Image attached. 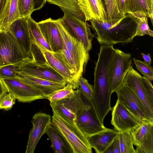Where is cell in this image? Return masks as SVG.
<instances>
[{"mask_svg":"<svg viewBox=\"0 0 153 153\" xmlns=\"http://www.w3.org/2000/svg\"><path fill=\"white\" fill-rule=\"evenodd\" d=\"M37 24L51 52L55 53L62 51V43L56 20L49 18L37 22Z\"/></svg>","mask_w":153,"mask_h":153,"instance_id":"obj_18","label":"cell"},{"mask_svg":"<svg viewBox=\"0 0 153 153\" xmlns=\"http://www.w3.org/2000/svg\"><path fill=\"white\" fill-rule=\"evenodd\" d=\"M105 2V4L106 3L107 0H104Z\"/></svg>","mask_w":153,"mask_h":153,"instance_id":"obj_43","label":"cell"},{"mask_svg":"<svg viewBox=\"0 0 153 153\" xmlns=\"http://www.w3.org/2000/svg\"><path fill=\"white\" fill-rule=\"evenodd\" d=\"M6 0H0V18L3 10Z\"/></svg>","mask_w":153,"mask_h":153,"instance_id":"obj_41","label":"cell"},{"mask_svg":"<svg viewBox=\"0 0 153 153\" xmlns=\"http://www.w3.org/2000/svg\"><path fill=\"white\" fill-rule=\"evenodd\" d=\"M27 60L21 63L6 65L0 67V78L1 79H12L16 77L17 69Z\"/></svg>","mask_w":153,"mask_h":153,"instance_id":"obj_31","label":"cell"},{"mask_svg":"<svg viewBox=\"0 0 153 153\" xmlns=\"http://www.w3.org/2000/svg\"><path fill=\"white\" fill-rule=\"evenodd\" d=\"M74 90L71 85L66 84L63 88L55 91L50 95L47 99L50 103L56 102L68 97Z\"/></svg>","mask_w":153,"mask_h":153,"instance_id":"obj_29","label":"cell"},{"mask_svg":"<svg viewBox=\"0 0 153 153\" xmlns=\"http://www.w3.org/2000/svg\"><path fill=\"white\" fill-rule=\"evenodd\" d=\"M16 100L13 94L6 93L0 99V109L6 111L10 109L15 104Z\"/></svg>","mask_w":153,"mask_h":153,"instance_id":"obj_35","label":"cell"},{"mask_svg":"<svg viewBox=\"0 0 153 153\" xmlns=\"http://www.w3.org/2000/svg\"><path fill=\"white\" fill-rule=\"evenodd\" d=\"M106 6L107 21L112 22L120 19L123 16L119 11L115 0H107Z\"/></svg>","mask_w":153,"mask_h":153,"instance_id":"obj_30","label":"cell"},{"mask_svg":"<svg viewBox=\"0 0 153 153\" xmlns=\"http://www.w3.org/2000/svg\"><path fill=\"white\" fill-rule=\"evenodd\" d=\"M1 29L0 28V32H1Z\"/></svg>","mask_w":153,"mask_h":153,"instance_id":"obj_44","label":"cell"},{"mask_svg":"<svg viewBox=\"0 0 153 153\" xmlns=\"http://www.w3.org/2000/svg\"><path fill=\"white\" fill-rule=\"evenodd\" d=\"M1 79L8 92L13 94L19 102H29L45 98L41 92L23 82L16 77Z\"/></svg>","mask_w":153,"mask_h":153,"instance_id":"obj_13","label":"cell"},{"mask_svg":"<svg viewBox=\"0 0 153 153\" xmlns=\"http://www.w3.org/2000/svg\"><path fill=\"white\" fill-rule=\"evenodd\" d=\"M120 153H135V149L131 132L128 131H118Z\"/></svg>","mask_w":153,"mask_h":153,"instance_id":"obj_28","label":"cell"},{"mask_svg":"<svg viewBox=\"0 0 153 153\" xmlns=\"http://www.w3.org/2000/svg\"><path fill=\"white\" fill-rule=\"evenodd\" d=\"M47 0H33L34 11L40 9L45 4Z\"/></svg>","mask_w":153,"mask_h":153,"instance_id":"obj_37","label":"cell"},{"mask_svg":"<svg viewBox=\"0 0 153 153\" xmlns=\"http://www.w3.org/2000/svg\"><path fill=\"white\" fill-rule=\"evenodd\" d=\"M118 131L105 128L104 129L86 137L92 148L97 153H104L112 144L118 134Z\"/></svg>","mask_w":153,"mask_h":153,"instance_id":"obj_20","label":"cell"},{"mask_svg":"<svg viewBox=\"0 0 153 153\" xmlns=\"http://www.w3.org/2000/svg\"><path fill=\"white\" fill-rule=\"evenodd\" d=\"M8 30L14 37L24 52L30 58L33 59L32 41L27 18H20L14 21L10 25Z\"/></svg>","mask_w":153,"mask_h":153,"instance_id":"obj_17","label":"cell"},{"mask_svg":"<svg viewBox=\"0 0 153 153\" xmlns=\"http://www.w3.org/2000/svg\"><path fill=\"white\" fill-rule=\"evenodd\" d=\"M20 18L18 0H6L0 18L1 30H8L11 24Z\"/></svg>","mask_w":153,"mask_h":153,"instance_id":"obj_22","label":"cell"},{"mask_svg":"<svg viewBox=\"0 0 153 153\" xmlns=\"http://www.w3.org/2000/svg\"><path fill=\"white\" fill-rule=\"evenodd\" d=\"M17 73L56 82L66 83L62 76L47 63H39L34 58L24 62L17 69Z\"/></svg>","mask_w":153,"mask_h":153,"instance_id":"obj_9","label":"cell"},{"mask_svg":"<svg viewBox=\"0 0 153 153\" xmlns=\"http://www.w3.org/2000/svg\"><path fill=\"white\" fill-rule=\"evenodd\" d=\"M127 13L142 15L149 18L153 24V0H127Z\"/></svg>","mask_w":153,"mask_h":153,"instance_id":"obj_24","label":"cell"},{"mask_svg":"<svg viewBox=\"0 0 153 153\" xmlns=\"http://www.w3.org/2000/svg\"><path fill=\"white\" fill-rule=\"evenodd\" d=\"M111 123L115 130L131 132L139 126L143 122L134 115L118 99L111 108Z\"/></svg>","mask_w":153,"mask_h":153,"instance_id":"obj_10","label":"cell"},{"mask_svg":"<svg viewBox=\"0 0 153 153\" xmlns=\"http://www.w3.org/2000/svg\"><path fill=\"white\" fill-rule=\"evenodd\" d=\"M104 153H113L112 144L105 150Z\"/></svg>","mask_w":153,"mask_h":153,"instance_id":"obj_42","label":"cell"},{"mask_svg":"<svg viewBox=\"0 0 153 153\" xmlns=\"http://www.w3.org/2000/svg\"><path fill=\"white\" fill-rule=\"evenodd\" d=\"M52 117L45 113L39 112L33 116L27 142L26 153H33L39 140L45 133L51 123Z\"/></svg>","mask_w":153,"mask_h":153,"instance_id":"obj_16","label":"cell"},{"mask_svg":"<svg viewBox=\"0 0 153 153\" xmlns=\"http://www.w3.org/2000/svg\"><path fill=\"white\" fill-rule=\"evenodd\" d=\"M47 1L59 7L64 15L86 22L84 14V0H47Z\"/></svg>","mask_w":153,"mask_h":153,"instance_id":"obj_21","label":"cell"},{"mask_svg":"<svg viewBox=\"0 0 153 153\" xmlns=\"http://www.w3.org/2000/svg\"><path fill=\"white\" fill-rule=\"evenodd\" d=\"M57 26L62 39L63 47L70 52L85 68L89 58V52L83 44L67 31L57 20Z\"/></svg>","mask_w":153,"mask_h":153,"instance_id":"obj_15","label":"cell"},{"mask_svg":"<svg viewBox=\"0 0 153 153\" xmlns=\"http://www.w3.org/2000/svg\"><path fill=\"white\" fill-rule=\"evenodd\" d=\"M8 92L2 79L0 78V99L5 94Z\"/></svg>","mask_w":153,"mask_h":153,"instance_id":"obj_39","label":"cell"},{"mask_svg":"<svg viewBox=\"0 0 153 153\" xmlns=\"http://www.w3.org/2000/svg\"><path fill=\"white\" fill-rule=\"evenodd\" d=\"M115 92L117 99L141 121H153L140 100L130 88L122 84Z\"/></svg>","mask_w":153,"mask_h":153,"instance_id":"obj_11","label":"cell"},{"mask_svg":"<svg viewBox=\"0 0 153 153\" xmlns=\"http://www.w3.org/2000/svg\"><path fill=\"white\" fill-rule=\"evenodd\" d=\"M30 58L9 30L0 33V67L23 62Z\"/></svg>","mask_w":153,"mask_h":153,"instance_id":"obj_5","label":"cell"},{"mask_svg":"<svg viewBox=\"0 0 153 153\" xmlns=\"http://www.w3.org/2000/svg\"><path fill=\"white\" fill-rule=\"evenodd\" d=\"M46 134L51 141V147L55 153H71L63 137L51 124L48 128Z\"/></svg>","mask_w":153,"mask_h":153,"instance_id":"obj_25","label":"cell"},{"mask_svg":"<svg viewBox=\"0 0 153 153\" xmlns=\"http://www.w3.org/2000/svg\"><path fill=\"white\" fill-rule=\"evenodd\" d=\"M79 88L82 94L87 99L91 100L93 98L94 86L90 84L88 80L82 76L79 80Z\"/></svg>","mask_w":153,"mask_h":153,"instance_id":"obj_33","label":"cell"},{"mask_svg":"<svg viewBox=\"0 0 153 153\" xmlns=\"http://www.w3.org/2000/svg\"><path fill=\"white\" fill-rule=\"evenodd\" d=\"M18 7L21 18L31 16L34 11L33 0H18Z\"/></svg>","mask_w":153,"mask_h":153,"instance_id":"obj_34","label":"cell"},{"mask_svg":"<svg viewBox=\"0 0 153 153\" xmlns=\"http://www.w3.org/2000/svg\"><path fill=\"white\" fill-rule=\"evenodd\" d=\"M27 18L32 40L35 41L49 51H51L49 45L46 42L42 35L37 25V22L32 18L31 16Z\"/></svg>","mask_w":153,"mask_h":153,"instance_id":"obj_26","label":"cell"},{"mask_svg":"<svg viewBox=\"0 0 153 153\" xmlns=\"http://www.w3.org/2000/svg\"><path fill=\"white\" fill-rule=\"evenodd\" d=\"M57 20L67 31L82 43L86 50L89 52L92 48V41L94 35L91 33L88 23L65 15Z\"/></svg>","mask_w":153,"mask_h":153,"instance_id":"obj_8","label":"cell"},{"mask_svg":"<svg viewBox=\"0 0 153 153\" xmlns=\"http://www.w3.org/2000/svg\"><path fill=\"white\" fill-rule=\"evenodd\" d=\"M32 41L40 51L45 62L62 76L66 84L71 85L74 90L79 88V82L65 62L61 51L52 52L35 41L32 40Z\"/></svg>","mask_w":153,"mask_h":153,"instance_id":"obj_7","label":"cell"},{"mask_svg":"<svg viewBox=\"0 0 153 153\" xmlns=\"http://www.w3.org/2000/svg\"><path fill=\"white\" fill-rule=\"evenodd\" d=\"M85 21L94 20L102 23L107 21L106 12L102 1L99 0H85Z\"/></svg>","mask_w":153,"mask_h":153,"instance_id":"obj_23","label":"cell"},{"mask_svg":"<svg viewBox=\"0 0 153 153\" xmlns=\"http://www.w3.org/2000/svg\"><path fill=\"white\" fill-rule=\"evenodd\" d=\"M141 55L144 59V62L151 65L152 63V59L150 54L149 53L146 54L144 53H141Z\"/></svg>","mask_w":153,"mask_h":153,"instance_id":"obj_40","label":"cell"},{"mask_svg":"<svg viewBox=\"0 0 153 153\" xmlns=\"http://www.w3.org/2000/svg\"><path fill=\"white\" fill-rule=\"evenodd\" d=\"M112 145L113 153H120V143L118 135L114 140Z\"/></svg>","mask_w":153,"mask_h":153,"instance_id":"obj_38","label":"cell"},{"mask_svg":"<svg viewBox=\"0 0 153 153\" xmlns=\"http://www.w3.org/2000/svg\"><path fill=\"white\" fill-rule=\"evenodd\" d=\"M136 24L135 36L147 35L153 36V31L150 29L148 24L147 17L142 15L131 16Z\"/></svg>","mask_w":153,"mask_h":153,"instance_id":"obj_27","label":"cell"},{"mask_svg":"<svg viewBox=\"0 0 153 153\" xmlns=\"http://www.w3.org/2000/svg\"><path fill=\"white\" fill-rule=\"evenodd\" d=\"M131 132L135 153H153V121L143 122Z\"/></svg>","mask_w":153,"mask_h":153,"instance_id":"obj_14","label":"cell"},{"mask_svg":"<svg viewBox=\"0 0 153 153\" xmlns=\"http://www.w3.org/2000/svg\"><path fill=\"white\" fill-rule=\"evenodd\" d=\"M51 124L63 137L73 153H91L92 148L64 122L55 112H53Z\"/></svg>","mask_w":153,"mask_h":153,"instance_id":"obj_6","label":"cell"},{"mask_svg":"<svg viewBox=\"0 0 153 153\" xmlns=\"http://www.w3.org/2000/svg\"><path fill=\"white\" fill-rule=\"evenodd\" d=\"M16 78L24 83L41 92L45 98L55 91L62 88L66 83L51 81L28 75L17 73Z\"/></svg>","mask_w":153,"mask_h":153,"instance_id":"obj_19","label":"cell"},{"mask_svg":"<svg viewBox=\"0 0 153 153\" xmlns=\"http://www.w3.org/2000/svg\"><path fill=\"white\" fill-rule=\"evenodd\" d=\"M119 12L123 16L127 14V0H115Z\"/></svg>","mask_w":153,"mask_h":153,"instance_id":"obj_36","label":"cell"},{"mask_svg":"<svg viewBox=\"0 0 153 153\" xmlns=\"http://www.w3.org/2000/svg\"><path fill=\"white\" fill-rule=\"evenodd\" d=\"M88 100L82 94L78 88L74 90L68 97L50 103L52 111L56 114L79 137L88 142L86 137L77 126L75 120L77 116L85 108Z\"/></svg>","mask_w":153,"mask_h":153,"instance_id":"obj_2","label":"cell"},{"mask_svg":"<svg viewBox=\"0 0 153 153\" xmlns=\"http://www.w3.org/2000/svg\"><path fill=\"white\" fill-rule=\"evenodd\" d=\"M123 84L134 92L153 119V87L151 81L141 75L131 66L126 74Z\"/></svg>","mask_w":153,"mask_h":153,"instance_id":"obj_3","label":"cell"},{"mask_svg":"<svg viewBox=\"0 0 153 153\" xmlns=\"http://www.w3.org/2000/svg\"><path fill=\"white\" fill-rule=\"evenodd\" d=\"M130 53H125L118 49H114L109 63L107 74L112 93L122 85L124 77L131 65Z\"/></svg>","mask_w":153,"mask_h":153,"instance_id":"obj_4","label":"cell"},{"mask_svg":"<svg viewBox=\"0 0 153 153\" xmlns=\"http://www.w3.org/2000/svg\"><path fill=\"white\" fill-rule=\"evenodd\" d=\"M76 124L86 137L90 136L105 128L99 120L91 100H88L85 108L77 116Z\"/></svg>","mask_w":153,"mask_h":153,"instance_id":"obj_12","label":"cell"},{"mask_svg":"<svg viewBox=\"0 0 153 153\" xmlns=\"http://www.w3.org/2000/svg\"><path fill=\"white\" fill-rule=\"evenodd\" d=\"M133 59L136 68L143 76L151 81L153 80V68L144 61L133 58Z\"/></svg>","mask_w":153,"mask_h":153,"instance_id":"obj_32","label":"cell"},{"mask_svg":"<svg viewBox=\"0 0 153 153\" xmlns=\"http://www.w3.org/2000/svg\"><path fill=\"white\" fill-rule=\"evenodd\" d=\"M126 17V16L118 20L105 23L91 20L92 26L97 34V39L101 45H113L132 42L135 37L136 23L124 21Z\"/></svg>","mask_w":153,"mask_h":153,"instance_id":"obj_1","label":"cell"}]
</instances>
